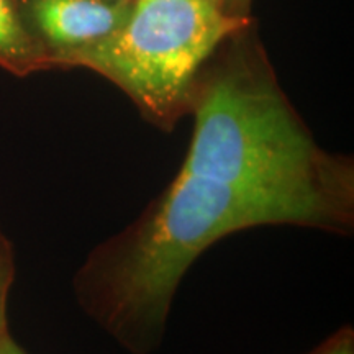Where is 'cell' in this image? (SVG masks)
<instances>
[{
    "mask_svg": "<svg viewBox=\"0 0 354 354\" xmlns=\"http://www.w3.org/2000/svg\"><path fill=\"white\" fill-rule=\"evenodd\" d=\"M282 225L349 234L354 209L177 171L128 227L87 254L74 274V295L122 349L153 354L165 342L177 287L198 256L232 233Z\"/></svg>",
    "mask_w": 354,
    "mask_h": 354,
    "instance_id": "6da1fadb",
    "label": "cell"
},
{
    "mask_svg": "<svg viewBox=\"0 0 354 354\" xmlns=\"http://www.w3.org/2000/svg\"><path fill=\"white\" fill-rule=\"evenodd\" d=\"M194 135L179 172L354 209V165L326 153L259 57L238 56L198 76Z\"/></svg>",
    "mask_w": 354,
    "mask_h": 354,
    "instance_id": "7a4b0ae2",
    "label": "cell"
},
{
    "mask_svg": "<svg viewBox=\"0 0 354 354\" xmlns=\"http://www.w3.org/2000/svg\"><path fill=\"white\" fill-rule=\"evenodd\" d=\"M245 25L218 0H133L125 24L69 68L109 79L149 122L169 130L190 110L203 64Z\"/></svg>",
    "mask_w": 354,
    "mask_h": 354,
    "instance_id": "3957f363",
    "label": "cell"
},
{
    "mask_svg": "<svg viewBox=\"0 0 354 354\" xmlns=\"http://www.w3.org/2000/svg\"><path fill=\"white\" fill-rule=\"evenodd\" d=\"M26 26L51 68L107 39L130 15L133 0H17Z\"/></svg>",
    "mask_w": 354,
    "mask_h": 354,
    "instance_id": "277c9868",
    "label": "cell"
},
{
    "mask_svg": "<svg viewBox=\"0 0 354 354\" xmlns=\"http://www.w3.org/2000/svg\"><path fill=\"white\" fill-rule=\"evenodd\" d=\"M0 68L20 77L50 69L48 57L26 26L17 0H0Z\"/></svg>",
    "mask_w": 354,
    "mask_h": 354,
    "instance_id": "5b68a950",
    "label": "cell"
},
{
    "mask_svg": "<svg viewBox=\"0 0 354 354\" xmlns=\"http://www.w3.org/2000/svg\"><path fill=\"white\" fill-rule=\"evenodd\" d=\"M15 251L7 234L0 228V338L8 331V295L15 281Z\"/></svg>",
    "mask_w": 354,
    "mask_h": 354,
    "instance_id": "8992f818",
    "label": "cell"
},
{
    "mask_svg": "<svg viewBox=\"0 0 354 354\" xmlns=\"http://www.w3.org/2000/svg\"><path fill=\"white\" fill-rule=\"evenodd\" d=\"M307 354H354V330L351 325H344L326 336Z\"/></svg>",
    "mask_w": 354,
    "mask_h": 354,
    "instance_id": "52a82bcc",
    "label": "cell"
},
{
    "mask_svg": "<svg viewBox=\"0 0 354 354\" xmlns=\"http://www.w3.org/2000/svg\"><path fill=\"white\" fill-rule=\"evenodd\" d=\"M0 354H28L24 349V346L13 338L10 330L0 338Z\"/></svg>",
    "mask_w": 354,
    "mask_h": 354,
    "instance_id": "ba28073f",
    "label": "cell"
},
{
    "mask_svg": "<svg viewBox=\"0 0 354 354\" xmlns=\"http://www.w3.org/2000/svg\"><path fill=\"white\" fill-rule=\"evenodd\" d=\"M218 2H221V3H223V0H218Z\"/></svg>",
    "mask_w": 354,
    "mask_h": 354,
    "instance_id": "9c48e42d",
    "label": "cell"
},
{
    "mask_svg": "<svg viewBox=\"0 0 354 354\" xmlns=\"http://www.w3.org/2000/svg\"><path fill=\"white\" fill-rule=\"evenodd\" d=\"M236 2H240V3H241V0H236Z\"/></svg>",
    "mask_w": 354,
    "mask_h": 354,
    "instance_id": "30bf717a",
    "label": "cell"
}]
</instances>
